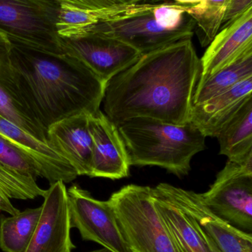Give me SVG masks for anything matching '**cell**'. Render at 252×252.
I'll return each mask as SVG.
<instances>
[{
	"instance_id": "cell-1",
	"label": "cell",
	"mask_w": 252,
	"mask_h": 252,
	"mask_svg": "<svg viewBox=\"0 0 252 252\" xmlns=\"http://www.w3.org/2000/svg\"><path fill=\"white\" fill-rule=\"evenodd\" d=\"M201 73L192 38L142 55L106 83L105 115L116 126L134 118L186 125Z\"/></svg>"
},
{
	"instance_id": "cell-2",
	"label": "cell",
	"mask_w": 252,
	"mask_h": 252,
	"mask_svg": "<svg viewBox=\"0 0 252 252\" xmlns=\"http://www.w3.org/2000/svg\"><path fill=\"white\" fill-rule=\"evenodd\" d=\"M10 59L22 97L46 130L79 114L100 111L106 82L81 61L10 42Z\"/></svg>"
},
{
	"instance_id": "cell-3",
	"label": "cell",
	"mask_w": 252,
	"mask_h": 252,
	"mask_svg": "<svg viewBox=\"0 0 252 252\" xmlns=\"http://www.w3.org/2000/svg\"><path fill=\"white\" fill-rule=\"evenodd\" d=\"M117 127L130 166H158L180 178L189 174L194 156L206 149L205 136L190 123L134 118Z\"/></svg>"
},
{
	"instance_id": "cell-4",
	"label": "cell",
	"mask_w": 252,
	"mask_h": 252,
	"mask_svg": "<svg viewBox=\"0 0 252 252\" xmlns=\"http://www.w3.org/2000/svg\"><path fill=\"white\" fill-rule=\"evenodd\" d=\"M108 200L130 252H180L155 207L152 188L127 185Z\"/></svg>"
},
{
	"instance_id": "cell-5",
	"label": "cell",
	"mask_w": 252,
	"mask_h": 252,
	"mask_svg": "<svg viewBox=\"0 0 252 252\" xmlns=\"http://www.w3.org/2000/svg\"><path fill=\"white\" fill-rule=\"evenodd\" d=\"M61 4L56 0H0V33L10 42L64 54L56 28Z\"/></svg>"
},
{
	"instance_id": "cell-6",
	"label": "cell",
	"mask_w": 252,
	"mask_h": 252,
	"mask_svg": "<svg viewBox=\"0 0 252 252\" xmlns=\"http://www.w3.org/2000/svg\"><path fill=\"white\" fill-rule=\"evenodd\" d=\"M203 201L216 216L252 235V154L241 161L228 159Z\"/></svg>"
},
{
	"instance_id": "cell-7",
	"label": "cell",
	"mask_w": 252,
	"mask_h": 252,
	"mask_svg": "<svg viewBox=\"0 0 252 252\" xmlns=\"http://www.w3.org/2000/svg\"><path fill=\"white\" fill-rule=\"evenodd\" d=\"M71 228H76L83 241H92L110 252H131L121 233L109 200L100 201L78 185L68 189Z\"/></svg>"
},
{
	"instance_id": "cell-8",
	"label": "cell",
	"mask_w": 252,
	"mask_h": 252,
	"mask_svg": "<svg viewBox=\"0 0 252 252\" xmlns=\"http://www.w3.org/2000/svg\"><path fill=\"white\" fill-rule=\"evenodd\" d=\"M195 27L193 19L189 18L178 29L167 31L158 25L152 11L119 21L98 23L86 29L81 35L93 33L115 38L144 55L180 40L192 38Z\"/></svg>"
},
{
	"instance_id": "cell-9",
	"label": "cell",
	"mask_w": 252,
	"mask_h": 252,
	"mask_svg": "<svg viewBox=\"0 0 252 252\" xmlns=\"http://www.w3.org/2000/svg\"><path fill=\"white\" fill-rule=\"evenodd\" d=\"M63 53L81 61L105 82L136 63L142 54L131 46L97 34L60 37Z\"/></svg>"
},
{
	"instance_id": "cell-10",
	"label": "cell",
	"mask_w": 252,
	"mask_h": 252,
	"mask_svg": "<svg viewBox=\"0 0 252 252\" xmlns=\"http://www.w3.org/2000/svg\"><path fill=\"white\" fill-rule=\"evenodd\" d=\"M155 189L187 213L220 252H252V235L246 233L219 219L203 201L201 193L167 183Z\"/></svg>"
},
{
	"instance_id": "cell-11",
	"label": "cell",
	"mask_w": 252,
	"mask_h": 252,
	"mask_svg": "<svg viewBox=\"0 0 252 252\" xmlns=\"http://www.w3.org/2000/svg\"><path fill=\"white\" fill-rule=\"evenodd\" d=\"M39 220L25 252H72L68 189L62 181L46 189Z\"/></svg>"
},
{
	"instance_id": "cell-12",
	"label": "cell",
	"mask_w": 252,
	"mask_h": 252,
	"mask_svg": "<svg viewBox=\"0 0 252 252\" xmlns=\"http://www.w3.org/2000/svg\"><path fill=\"white\" fill-rule=\"evenodd\" d=\"M93 139L90 177L123 179L130 174V163L124 141L118 127L99 111L88 115Z\"/></svg>"
},
{
	"instance_id": "cell-13",
	"label": "cell",
	"mask_w": 252,
	"mask_h": 252,
	"mask_svg": "<svg viewBox=\"0 0 252 252\" xmlns=\"http://www.w3.org/2000/svg\"><path fill=\"white\" fill-rule=\"evenodd\" d=\"M221 28L201 59L198 84L252 52V7Z\"/></svg>"
},
{
	"instance_id": "cell-14",
	"label": "cell",
	"mask_w": 252,
	"mask_h": 252,
	"mask_svg": "<svg viewBox=\"0 0 252 252\" xmlns=\"http://www.w3.org/2000/svg\"><path fill=\"white\" fill-rule=\"evenodd\" d=\"M47 143L66 160L78 176H91L93 139L88 115L79 114L56 123L47 130Z\"/></svg>"
},
{
	"instance_id": "cell-15",
	"label": "cell",
	"mask_w": 252,
	"mask_h": 252,
	"mask_svg": "<svg viewBox=\"0 0 252 252\" xmlns=\"http://www.w3.org/2000/svg\"><path fill=\"white\" fill-rule=\"evenodd\" d=\"M10 42L0 33V114L35 139L47 144V132L27 106L10 59Z\"/></svg>"
},
{
	"instance_id": "cell-16",
	"label": "cell",
	"mask_w": 252,
	"mask_h": 252,
	"mask_svg": "<svg viewBox=\"0 0 252 252\" xmlns=\"http://www.w3.org/2000/svg\"><path fill=\"white\" fill-rule=\"evenodd\" d=\"M0 135L26 153L36 163L41 178L50 185L62 181L65 184L75 180L78 175L72 166L52 150L48 145L27 133L0 114Z\"/></svg>"
},
{
	"instance_id": "cell-17",
	"label": "cell",
	"mask_w": 252,
	"mask_h": 252,
	"mask_svg": "<svg viewBox=\"0 0 252 252\" xmlns=\"http://www.w3.org/2000/svg\"><path fill=\"white\" fill-rule=\"evenodd\" d=\"M251 97L252 78H250L204 103L193 105L189 123L205 137H216Z\"/></svg>"
},
{
	"instance_id": "cell-18",
	"label": "cell",
	"mask_w": 252,
	"mask_h": 252,
	"mask_svg": "<svg viewBox=\"0 0 252 252\" xmlns=\"http://www.w3.org/2000/svg\"><path fill=\"white\" fill-rule=\"evenodd\" d=\"M159 4L141 2L102 10H87L62 4L56 23L58 34L63 38L77 36L96 24L150 13Z\"/></svg>"
},
{
	"instance_id": "cell-19",
	"label": "cell",
	"mask_w": 252,
	"mask_h": 252,
	"mask_svg": "<svg viewBox=\"0 0 252 252\" xmlns=\"http://www.w3.org/2000/svg\"><path fill=\"white\" fill-rule=\"evenodd\" d=\"M154 204L180 252H210L203 231L171 200L152 188Z\"/></svg>"
},
{
	"instance_id": "cell-20",
	"label": "cell",
	"mask_w": 252,
	"mask_h": 252,
	"mask_svg": "<svg viewBox=\"0 0 252 252\" xmlns=\"http://www.w3.org/2000/svg\"><path fill=\"white\" fill-rule=\"evenodd\" d=\"M220 154L241 161L252 154V97L225 125L216 136Z\"/></svg>"
},
{
	"instance_id": "cell-21",
	"label": "cell",
	"mask_w": 252,
	"mask_h": 252,
	"mask_svg": "<svg viewBox=\"0 0 252 252\" xmlns=\"http://www.w3.org/2000/svg\"><path fill=\"white\" fill-rule=\"evenodd\" d=\"M41 206L26 209L18 214L0 216V250L3 252H25L39 220Z\"/></svg>"
},
{
	"instance_id": "cell-22",
	"label": "cell",
	"mask_w": 252,
	"mask_h": 252,
	"mask_svg": "<svg viewBox=\"0 0 252 252\" xmlns=\"http://www.w3.org/2000/svg\"><path fill=\"white\" fill-rule=\"evenodd\" d=\"M45 192L36 179L0 163V211L14 216L20 211L12 204V199H35Z\"/></svg>"
},
{
	"instance_id": "cell-23",
	"label": "cell",
	"mask_w": 252,
	"mask_h": 252,
	"mask_svg": "<svg viewBox=\"0 0 252 252\" xmlns=\"http://www.w3.org/2000/svg\"><path fill=\"white\" fill-rule=\"evenodd\" d=\"M250 78H252V52L198 84L193 104L204 103Z\"/></svg>"
},
{
	"instance_id": "cell-24",
	"label": "cell",
	"mask_w": 252,
	"mask_h": 252,
	"mask_svg": "<svg viewBox=\"0 0 252 252\" xmlns=\"http://www.w3.org/2000/svg\"><path fill=\"white\" fill-rule=\"evenodd\" d=\"M226 5L227 0H204L186 6V13L195 22V31L203 47H208L221 29Z\"/></svg>"
},
{
	"instance_id": "cell-25",
	"label": "cell",
	"mask_w": 252,
	"mask_h": 252,
	"mask_svg": "<svg viewBox=\"0 0 252 252\" xmlns=\"http://www.w3.org/2000/svg\"><path fill=\"white\" fill-rule=\"evenodd\" d=\"M0 163L6 167L28 175L34 179L41 177L36 163L26 153L0 135Z\"/></svg>"
},
{
	"instance_id": "cell-26",
	"label": "cell",
	"mask_w": 252,
	"mask_h": 252,
	"mask_svg": "<svg viewBox=\"0 0 252 252\" xmlns=\"http://www.w3.org/2000/svg\"><path fill=\"white\" fill-rule=\"evenodd\" d=\"M186 6L176 2L161 3L152 10V15L161 28L167 31H175L186 20Z\"/></svg>"
},
{
	"instance_id": "cell-27",
	"label": "cell",
	"mask_w": 252,
	"mask_h": 252,
	"mask_svg": "<svg viewBox=\"0 0 252 252\" xmlns=\"http://www.w3.org/2000/svg\"><path fill=\"white\" fill-rule=\"evenodd\" d=\"M61 4H68L87 10H97L127 4L141 3L142 0H56Z\"/></svg>"
},
{
	"instance_id": "cell-28",
	"label": "cell",
	"mask_w": 252,
	"mask_h": 252,
	"mask_svg": "<svg viewBox=\"0 0 252 252\" xmlns=\"http://www.w3.org/2000/svg\"><path fill=\"white\" fill-rule=\"evenodd\" d=\"M252 7V0H227L223 26L235 20Z\"/></svg>"
},
{
	"instance_id": "cell-29",
	"label": "cell",
	"mask_w": 252,
	"mask_h": 252,
	"mask_svg": "<svg viewBox=\"0 0 252 252\" xmlns=\"http://www.w3.org/2000/svg\"><path fill=\"white\" fill-rule=\"evenodd\" d=\"M201 230H202V229H201ZM203 233H204V238H205L206 241H207V245H208L209 252H220L218 251V250H217V247H216V246L215 245L214 243L213 242V241H212V240L210 239V238H209V237L207 236V235H206V234L204 233V232H203Z\"/></svg>"
},
{
	"instance_id": "cell-30",
	"label": "cell",
	"mask_w": 252,
	"mask_h": 252,
	"mask_svg": "<svg viewBox=\"0 0 252 252\" xmlns=\"http://www.w3.org/2000/svg\"><path fill=\"white\" fill-rule=\"evenodd\" d=\"M175 2L178 4H183V5H187V4H196L201 2L204 0H174Z\"/></svg>"
},
{
	"instance_id": "cell-31",
	"label": "cell",
	"mask_w": 252,
	"mask_h": 252,
	"mask_svg": "<svg viewBox=\"0 0 252 252\" xmlns=\"http://www.w3.org/2000/svg\"><path fill=\"white\" fill-rule=\"evenodd\" d=\"M90 252H110L109 250H106V249L102 248L100 249V250H95V251Z\"/></svg>"
}]
</instances>
